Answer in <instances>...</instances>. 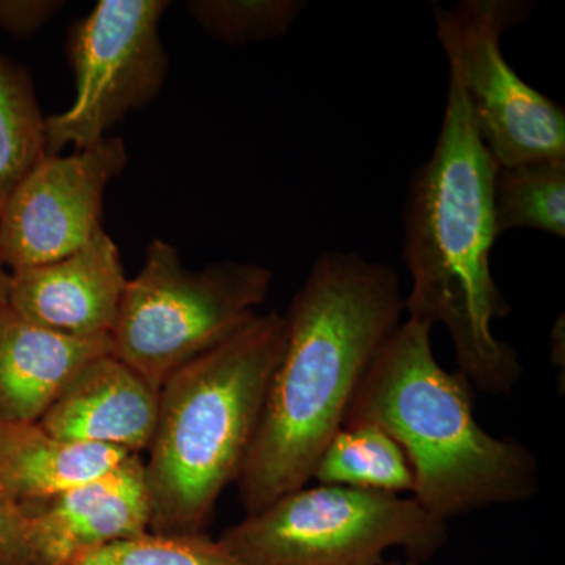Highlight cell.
Masks as SVG:
<instances>
[{
	"instance_id": "6da1fadb",
	"label": "cell",
	"mask_w": 565,
	"mask_h": 565,
	"mask_svg": "<svg viewBox=\"0 0 565 565\" xmlns=\"http://www.w3.org/2000/svg\"><path fill=\"white\" fill-rule=\"evenodd\" d=\"M399 275L359 253L318 256L286 311L285 349L237 476L245 514L313 479L353 396L401 327Z\"/></svg>"
},
{
	"instance_id": "7a4b0ae2",
	"label": "cell",
	"mask_w": 565,
	"mask_h": 565,
	"mask_svg": "<svg viewBox=\"0 0 565 565\" xmlns=\"http://www.w3.org/2000/svg\"><path fill=\"white\" fill-rule=\"evenodd\" d=\"M497 167L462 87L449 77L440 136L408 184L403 262L412 289L404 310L411 321L448 330L457 371L473 390L511 397L523 366L515 349L492 330L493 321L512 311L490 269L500 237L492 207Z\"/></svg>"
},
{
	"instance_id": "3957f363",
	"label": "cell",
	"mask_w": 565,
	"mask_h": 565,
	"mask_svg": "<svg viewBox=\"0 0 565 565\" xmlns=\"http://www.w3.org/2000/svg\"><path fill=\"white\" fill-rule=\"evenodd\" d=\"M430 332L429 323H401L364 375L344 424L373 423L392 435L414 471L412 497L440 522L533 500L537 459L516 438L481 427L473 386L460 371L440 366Z\"/></svg>"
},
{
	"instance_id": "277c9868",
	"label": "cell",
	"mask_w": 565,
	"mask_h": 565,
	"mask_svg": "<svg viewBox=\"0 0 565 565\" xmlns=\"http://www.w3.org/2000/svg\"><path fill=\"white\" fill-rule=\"evenodd\" d=\"M286 316L255 315L236 333L182 366L159 390L145 462L150 533H204L258 429L282 349Z\"/></svg>"
},
{
	"instance_id": "5b68a950",
	"label": "cell",
	"mask_w": 565,
	"mask_h": 565,
	"mask_svg": "<svg viewBox=\"0 0 565 565\" xmlns=\"http://www.w3.org/2000/svg\"><path fill=\"white\" fill-rule=\"evenodd\" d=\"M269 267L218 262L189 269L180 250L154 239L140 273L126 282L111 353L156 390L196 356L236 333L266 302Z\"/></svg>"
},
{
	"instance_id": "8992f818",
	"label": "cell",
	"mask_w": 565,
	"mask_h": 565,
	"mask_svg": "<svg viewBox=\"0 0 565 565\" xmlns=\"http://www.w3.org/2000/svg\"><path fill=\"white\" fill-rule=\"evenodd\" d=\"M448 523L414 497L343 486H303L226 527L218 541L247 565H385V553L433 559Z\"/></svg>"
},
{
	"instance_id": "52a82bcc",
	"label": "cell",
	"mask_w": 565,
	"mask_h": 565,
	"mask_svg": "<svg viewBox=\"0 0 565 565\" xmlns=\"http://www.w3.org/2000/svg\"><path fill=\"white\" fill-rule=\"evenodd\" d=\"M534 10L525 0H460L435 7V33L498 166L565 159V110L527 85L501 51L505 32Z\"/></svg>"
},
{
	"instance_id": "ba28073f",
	"label": "cell",
	"mask_w": 565,
	"mask_h": 565,
	"mask_svg": "<svg viewBox=\"0 0 565 565\" xmlns=\"http://www.w3.org/2000/svg\"><path fill=\"white\" fill-rule=\"evenodd\" d=\"M166 0H99L70 32L68 58L76 96L46 118V154L106 139L117 122L154 102L166 85L169 55L159 24Z\"/></svg>"
},
{
	"instance_id": "9c48e42d",
	"label": "cell",
	"mask_w": 565,
	"mask_h": 565,
	"mask_svg": "<svg viewBox=\"0 0 565 565\" xmlns=\"http://www.w3.org/2000/svg\"><path fill=\"white\" fill-rule=\"evenodd\" d=\"M129 161L106 137L70 156H44L0 210V256L11 274L65 258L103 230L107 185Z\"/></svg>"
},
{
	"instance_id": "30bf717a",
	"label": "cell",
	"mask_w": 565,
	"mask_h": 565,
	"mask_svg": "<svg viewBox=\"0 0 565 565\" xmlns=\"http://www.w3.org/2000/svg\"><path fill=\"white\" fill-rule=\"evenodd\" d=\"M128 278L120 250L102 232L65 258L11 274L9 305L66 337H110Z\"/></svg>"
},
{
	"instance_id": "8fae6325",
	"label": "cell",
	"mask_w": 565,
	"mask_h": 565,
	"mask_svg": "<svg viewBox=\"0 0 565 565\" xmlns=\"http://www.w3.org/2000/svg\"><path fill=\"white\" fill-rule=\"evenodd\" d=\"M22 509L31 516L39 565L150 533L143 459L131 455L98 478Z\"/></svg>"
},
{
	"instance_id": "7c38bea8",
	"label": "cell",
	"mask_w": 565,
	"mask_h": 565,
	"mask_svg": "<svg viewBox=\"0 0 565 565\" xmlns=\"http://www.w3.org/2000/svg\"><path fill=\"white\" fill-rule=\"evenodd\" d=\"M158 414L159 390L110 352L85 364L39 423L65 440L140 456L150 448Z\"/></svg>"
},
{
	"instance_id": "4fadbf2b",
	"label": "cell",
	"mask_w": 565,
	"mask_h": 565,
	"mask_svg": "<svg viewBox=\"0 0 565 565\" xmlns=\"http://www.w3.org/2000/svg\"><path fill=\"white\" fill-rule=\"evenodd\" d=\"M110 352V337H66L0 308V422H40L85 364Z\"/></svg>"
},
{
	"instance_id": "5bb4252c",
	"label": "cell",
	"mask_w": 565,
	"mask_h": 565,
	"mask_svg": "<svg viewBox=\"0 0 565 565\" xmlns=\"http://www.w3.org/2000/svg\"><path fill=\"white\" fill-rule=\"evenodd\" d=\"M131 456L52 435L39 422H0V492L20 505L51 500Z\"/></svg>"
},
{
	"instance_id": "9a60e30c",
	"label": "cell",
	"mask_w": 565,
	"mask_h": 565,
	"mask_svg": "<svg viewBox=\"0 0 565 565\" xmlns=\"http://www.w3.org/2000/svg\"><path fill=\"white\" fill-rule=\"evenodd\" d=\"M313 479L319 484L401 494L414 493L415 478L403 448L373 423L344 424L323 448Z\"/></svg>"
},
{
	"instance_id": "2e32d148",
	"label": "cell",
	"mask_w": 565,
	"mask_h": 565,
	"mask_svg": "<svg viewBox=\"0 0 565 565\" xmlns=\"http://www.w3.org/2000/svg\"><path fill=\"white\" fill-rule=\"evenodd\" d=\"M498 234L533 228L565 236V159L498 166L492 182Z\"/></svg>"
},
{
	"instance_id": "e0dca14e",
	"label": "cell",
	"mask_w": 565,
	"mask_h": 565,
	"mask_svg": "<svg viewBox=\"0 0 565 565\" xmlns=\"http://www.w3.org/2000/svg\"><path fill=\"white\" fill-rule=\"evenodd\" d=\"M46 156V118L28 71L0 52V210Z\"/></svg>"
},
{
	"instance_id": "ac0fdd59",
	"label": "cell",
	"mask_w": 565,
	"mask_h": 565,
	"mask_svg": "<svg viewBox=\"0 0 565 565\" xmlns=\"http://www.w3.org/2000/svg\"><path fill=\"white\" fill-rule=\"evenodd\" d=\"M307 9L303 0H192L185 10L212 39L245 46L277 39Z\"/></svg>"
},
{
	"instance_id": "d6986e66",
	"label": "cell",
	"mask_w": 565,
	"mask_h": 565,
	"mask_svg": "<svg viewBox=\"0 0 565 565\" xmlns=\"http://www.w3.org/2000/svg\"><path fill=\"white\" fill-rule=\"evenodd\" d=\"M58 565H247L221 541L204 533H147L129 541L88 550Z\"/></svg>"
},
{
	"instance_id": "ffe728a7",
	"label": "cell",
	"mask_w": 565,
	"mask_h": 565,
	"mask_svg": "<svg viewBox=\"0 0 565 565\" xmlns=\"http://www.w3.org/2000/svg\"><path fill=\"white\" fill-rule=\"evenodd\" d=\"M0 565H39L31 516L0 492Z\"/></svg>"
},
{
	"instance_id": "44dd1931",
	"label": "cell",
	"mask_w": 565,
	"mask_h": 565,
	"mask_svg": "<svg viewBox=\"0 0 565 565\" xmlns=\"http://www.w3.org/2000/svg\"><path fill=\"white\" fill-rule=\"evenodd\" d=\"M63 2L0 0V29L17 39H29L54 18Z\"/></svg>"
},
{
	"instance_id": "7402d4cb",
	"label": "cell",
	"mask_w": 565,
	"mask_h": 565,
	"mask_svg": "<svg viewBox=\"0 0 565 565\" xmlns=\"http://www.w3.org/2000/svg\"><path fill=\"white\" fill-rule=\"evenodd\" d=\"M10 282L11 273L7 269L6 264L2 262V256H0V308L9 305Z\"/></svg>"
},
{
	"instance_id": "603a6c76",
	"label": "cell",
	"mask_w": 565,
	"mask_h": 565,
	"mask_svg": "<svg viewBox=\"0 0 565 565\" xmlns=\"http://www.w3.org/2000/svg\"><path fill=\"white\" fill-rule=\"evenodd\" d=\"M385 565H423L415 563V561L405 559V561H390V563H385Z\"/></svg>"
}]
</instances>
